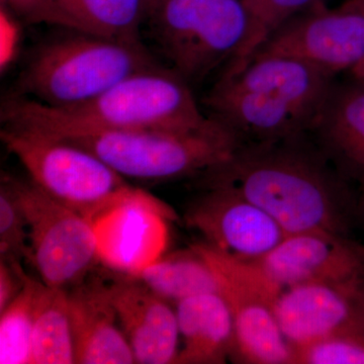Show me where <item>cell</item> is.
Returning <instances> with one entry per match:
<instances>
[{"label":"cell","mask_w":364,"mask_h":364,"mask_svg":"<svg viewBox=\"0 0 364 364\" xmlns=\"http://www.w3.org/2000/svg\"><path fill=\"white\" fill-rule=\"evenodd\" d=\"M200 181L203 189H229L243 196L272 217L287 235L346 233L352 208L349 181L310 132L241 145Z\"/></svg>","instance_id":"1"},{"label":"cell","mask_w":364,"mask_h":364,"mask_svg":"<svg viewBox=\"0 0 364 364\" xmlns=\"http://www.w3.org/2000/svg\"><path fill=\"white\" fill-rule=\"evenodd\" d=\"M6 126L55 136L95 130L198 131L217 119L205 116L178 72L158 65L136 72L102 95L69 109H53L16 95L1 107Z\"/></svg>","instance_id":"2"},{"label":"cell","mask_w":364,"mask_h":364,"mask_svg":"<svg viewBox=\"0 0 364 364\" xmlns=\"http://www.w3.org/2000/svg\"><path fill=\"white\" fill-rule=\"evenodd\" d=\"M334 78L298 60L257 57L203 102L241 145L273 142L312 130Z\"/></svg>","instance_id":"3"},{"label":"cell","mask_w":364,"mask_h":364,"mask_svg":"<svg viewBox=\"0 0 364 364\" xmlns=\"http://www.w3.org/2000/svg\"><path fill=\"white\" fill-rule=\"evenodd\" d=\"M158 66L141 41L73 31L33 53L18 81V95L53 109L95 100L136 72Z\"/></svg>","instance_id":"4"},{"label":"cell","mask_w":364,"mask_h":364,"mask_svg":"<svg viewBox=\"0 0 364 364\" xmlns=\"http://www.w3.org/2000/svg\"><path fill=\"white\" fill-rule=\"evenodd\" d=\"M56 138L90 151L124 178L144 182L202 176L228 161L241 146L218 119L198 131L95 130Z\"/></svg>","instance_id":"5"},{"label":"cell","mask_w":364,"mask_h":364,"mask_svg":"<svg viewBox=\"0 0 364 364\" xmlns=\"http://www.w3.org/2000/svg\"><path fill=\"white\" fill-rule=\"evenodd\" d=\"M0 136L38 188L92 221L124 205L149 203L126 178L80 146L21 127L4 126Z\"/></svg>","instance_id":"6"},{"label":"cell","mask_w":364,"mask_h":364,"mask_svg":"<svg viewBox=\"0 0 364 364\" xmlns=\"http://www.w3.org/2000/svg\"><path fill=\"white\" fill-rule=\"evenodd\" d=\"M28 227V262L47 286L68 289L100 260L95 221L62 205L32 181L16 178Z\"/></svg>","instance_id":"7"},{"label":"cell","mask_w":364,"mask_h":364,"mask_svg":"<svg viewBox=\"0 0 364 364\" xmlns=\"http://www.w3.org/2000/svg\"><path fill=\"white\" fill-rule=\"evenodd\" d=\"M257 57L298 60L333 76L350 71L364 59V13L347 0L336 9L322 0L279 28Z\"/></svg>","instance_id":"8"},{"label":"cell","mask_w":364,"mask_h":364,"mask_svg":"<svg viewBox=\"0 0 364 364\" xmlns=\"http://www.w3.org/2000/svg\"><path fill=\"white\" fill-rule=\"evenodd\" d=\"M186 221L208 245L241 259H259L287 236L262 208L229 189H205L186 210Z\"/></svg>","instance_id":"9"},{"label":"cell","mask_w":364,"mask_h":364,"mask_svg":"<svg viewBox=\"0 0 364 364\" xmlns=\"http://www.w3.org/2000/svg\"><path fill=\"white\" fill-rule=\"evenodd\" d=\"M363 306V282H309L284 287L273 311L294 350L337 333L354 332Z\"/></svg>","instance_id":"10"},{"label":"cell","mask_w":364,"mask_h":364,"mask_svg":"<svg viewBox=\"0 0 364 364\" xmlns=\"http://www.w3.org/2000/svg\"><path fill=\"white\" fill-rule=\"evenodd\" d=\"M282 287L363 282L364 260L344 237L325 232L287 234L269 253L255 259Z\"/></svg>","instance_id":"11"},{"label":"cell","mask_w":364,"mask_h":364,"mask_svg":"<svg viewBox=\"0 0 364 364\" xmlns=\"http://www.w3.org/2000/svg\"><path fill=\"white\" fill-rule=\"evenodd\" d=\"M109 298L136 363H176L178 323L169 301L133 274L107 275Z\"/></svg>","instance_id":"12"},{"label":"cell","mask_w":364,"mask_h":364,"mask_svg":"<svg viewBox=\"0 0 364 364\" xmlns=\"http://www.w3.org/2000/svg\"><path fill=\"white\" fill-rule=\"evenodd\" d=\"M93 272L67 289L75 363H136L109 298L107 275Z\"/></svg>","instance_id":"13"},{"label":"cell","mask_w":364,"mask_h":364,"mask_svg":"<svg viewBox=\"0 0 364 364\" xmlns=\"http://www.w3.org/2000/svg\"><path fill=\"white\" fill-rule=\"evenodd\" d=\"M310 133L340 173L364 191V86L334 82Z\"/></svg>","instance_id":"14"},{"label":"cell","mask_w":364,"mask_h":364,"mask_svg":"<svg viewBox=\"0 0 364 364\" xmlns=\"http://www.w3.org/2000/svg\"><path fill=\"white\" fill-rule=\"evenodd\" d=\"M234 320L231 359L249 364H291L294 350L280 329L273 311L274 301L246 287H223Z\"/></svg>","instance_id":"15"},{"label":"cell","mask_w":364,"mask_h":364,"mask_svg":"<svg viewBox=\"0 0 364 364\" xmlns=\"http://www.w3.org/2000/svg\"><path fill=\"white\" fill-rule=\"evenodd\" d=\"M179 335L183 346L178 364H222L234 350V320L220 294H203L176 304Z\"/></svg>","instance_id":"16"},{"label":"cell","mask_w":364,"mask_h":364,"mask_svg":"<svg viewBox=\"0 0 364 364\" xmlns=\"http://www.w3.org/2000/svg\"><path fill=\"white\" fill-rule=\"evenodd\" d=\"M248 21L242 0H222L176 72L191 83L202 80L223 62L227 63L243 42Z\"/></svg>","instance_id":"17"},{"label":"cell","mask_w":364,"mask_h":364,"mask_svg":"<svg viewBox=\"0 0 364 364\" xmlns=\"http://www.w3.org/2000/svg\"><path fill=\"white\" fill-rule=\"evenodd\" d=\"M133 275L169 303L220 294L217 275L196 245L148 263Z\"/></svg>","instance_id":"18"},{"label":"cell","mask_w":364,"mask_h":364,"mask_svg":"<svg viewBox=\"0 0 364 364\" xmlns=\"http://www.w3.org/2000/svg\"><path fill=\"white\" fill-rule=\"evenodd\" d=\"M75 363L66 289L36 284L31 364Z\"/></svg>","instance_id":"19"},{"label":"cell","mask_w":364,"mask_h":364,"mask_svg":"<svg viewBox=\"0 0 364 364\" xmlns=\"http://www.w3.org/2000/svg\"><path fill=\"white\" fill-rule=\"evenodd\" d=\"M78 31L124 41H140L148 20L147 0H55Z\"/></svg>","instance_id":"20"},{"label":"cell","mask_w":364,"mask_h":364,"mask_svg":"<svg viewBox=\"0 0 364 364\" xmlns=\"http://www.w3.org/2000/svg\"><path fill=\"white\" fill-rule=\"evenodd\" d=\"M222 0H163L151 16L155 39L174 70L181 66L198 36Z\"/></svg>","instance_id":"21"},{"label":"cell","mask_w":364,"mask_h":364,"mask_svg":"<svg viewBox=\"0 0 364 364\" xmlns=\"http://www.w3.org/2000/svg\"><path fill=\"white\" fill-rule=\"evenodd\" d=\"M248 11L243 42L227 62L220 79L238 75L268 39L284 23L322 0H242Z\"/></svg>","instance_id":"22"},{"label":"cell","mask_w":364,"mask_h":364,"mask_svg":"<svg viewBox=\"0 0 364 364\" xmlns=\"http://www.w3.org/2000/svg\"><path fill=\"white\" fill-rule=\"evenodd\" d=\"M36 284L37 280L30 277L0 313V364H31Z\"/></svg>","instance_id":"23"},{"label":"cell","mask_w":364,"mask_h":364,"mask_svg":"<svg viewBox=\"0 0 364 364\" xmlns=\"http://www.w3.org/2000/svg\"><path fill=\"white\" fill-rule=\"evenodd\" d=\"M28 227L16 177L2 174L0 183V260L28 262Z\"/></svg>","instance_id":"24"},{"label":"cell","mask_w":364,"mask_h":364,"mask_svg":"<svg viewBox=\"0 0 364 364\" xmlns=\"http://www.w3.org/2000/svg\"><path fill=\"white\" fill-rule=\"evenodd\" d=\"M294 364H364V342L342 332L294 349Z\"/></svg>","instance_id":"25"},{"label":"cell","mask_w":364,"mask_h":364,"mask_svg":"<svg viewBox=\"0 0 364 364\" xmlns=\"http://www.w3.org/2000/svg\"><path fill=\"white\" fill-rule=\"evenodd\" d=\"M1 6L26 23H49L78 31L55 0H1Z\"/></svg>","instance_id":"26"},{"label":"cell","mask_w":364,"mask_h":364,"mask_svg":"<svg viewBox=\"0 0 364 364\" xmlns=\"http://www.w3.org/2000/svg\"><path fill=\"white\" fill-rule=\"evenodd\" d=\"M28 279L23 265L0 260V313L20 294Z\"/></svg>","instance_id":"27"},{"label":"cell","mask_w":364,"mask_h":364,"mask_svg":"<svg viewBox=\"0 0 364 364\" xmlns=\"http://www.w3.org/2000/svg\"><path fill=\"white\" fill-rule=\"evenodd\" d=\"M13 14L1 6V68H6L13 60L18 45V26L14 23Z\"/></svg>","instance_id":"28"},{"label":"cell","mask_w":364,"mask_h":364,"mask_svg":"<svg viewBox=\"0 0 364 364\" xmlns=\"http://www.w3.org/2000/svg\"><path fill=\"white\" fill-rule=\"evenodd\" d=\"M349 73L351 74L354 81L364 86V59L363 61L359 62L358 65L353 67V68L349 71Z\"/></svg>","instance_id":"29"},{"label":"cell","mask_w":364,"mask_h":364,"mask_svg":"<svg viewBox=\"0 0 364 364\" xmlns=\"http://www.w3.org/2000/svg\"><path fill=\"white\" fill-rule=\"evenodd\" d=\"M354 332L360 337L361 339L363 340L364 342V306L363 309V312H361L360 316H359V318L358 321V324H356L355 330Z\"/></svg>","instance_id":"30"},{"label":"cell","mask_w":364,"mask_h":364,"mask_svg":"<svg viewBox=\"0 0 364 364\" xmlns=\"http://www.w3.org/2000/svg\"><path fill=\"white\" fill-rule=\"evenodd\" d=\"M163 0H147L148 6V20L153 16V14L156 11L158 7L161 4ZM147 20V21H148Z\"/></svg>","instance_id":"31"},{"label":"cell","mask_w":364,"mask_h":364,"mask_svg":"<svg viewBox=\"0 0 364 364\" xmlns=\"http://www.w3.org/2000/svg\"><path fill=\"white\" fill-rule=\"evenodd\" d=\"M347 1L350 2L352 6L358 7V9H360L364 13V0H347Z\"/></svg>","instance_id":"32"},{"label":"cell","mask_w":364,"mask_h":364,"mask_svg":"<svg viewBox=\"0 0 364 364\" xmlns=\"http://www.w3.org/2000/svg\"><path fill=\"white\" fill-rule=\"evenodd\" d=\"M358 210L360 214L364 217V191H360V198H359Z\"/></svg>","instance_id":"33"},{"label":"cell","mask_w":364,"mask_h":364,"mask_svg":"<svg viewBox=\"0 0 364 364\" xmlns=\"http://www.w3.org/2000/svg\"><path fill=\"white\" fill-rule=\"evenodd\" d=\"M356 247H358L359 253L361 254V256H363L364 260V246L356 245Z\"/></svg>","instance_id":"34"}]
</instances>
